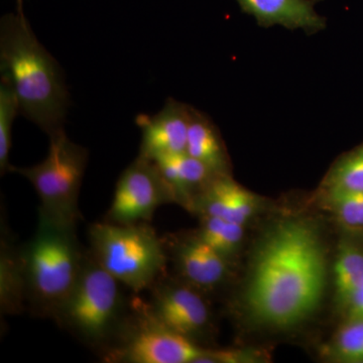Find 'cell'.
<instances>
[{
    "mask_svg": "<svg viewBox=\"0 0 363 363\" xmlns=\"http://www.w3.org/2000/svg\"><path fill=\"white\" fill-rule=\"evenodd\" d=\"M147 308L157 321L197 343L210 326V310L199 290L186 283L159 279Z\"/></svg>",
    "mask_w": 363,
    "mask_h": 363,
    "instance_id": "obj_9",
    "label": "cell"
},
{
    "mask_svg": "<svg viewBox=\"0 0 363 363\" xmlns=\"http://www.w3.org/2000/svg\"><path fill=\"white\" fill-rule=\"evenodd\" d=\"M186 152L216 175H229L228 157L220 135L205 114L191 106Z\"/></svg>",
    "mask_w": 363,
    "mask_h": 363,
    "instance_id": "obj_16",
    "label": "cell"
},
{
    "mask_svg": "<svg viewBox=\"0 0 363 363\" xmlns=\"http://www.w3.org/2000/svg\"><path fill=\"white\" fill-rule=\"evenodd\" d=\"M21 0H20V4H21Z\"/></svg>",
    "mask_w": 363,
    "mask_h": 363,
    "instance_id": "obj_24",
    "label": "cell"
},
{
    "mask_svg": "<svg viewBox=\"0 0 363 363\" xmlns=\"http://www.w3.org/2000/svg\"><path fill=\"white\" fill-rule=\"evenodd\" d=\"M89 242L98 264L136 294L152 289L168 262L166 245L149 223L92 224Z\"/></svg>",
    "mask_w": 363,
    "mask_h": 363,
    "instance_id": "obj_5",
    "label": "cell"
},
{
    "mask_svg": "<svg viewBox=\"0 0 363 363\" xmlns=\"http://www.w3.org/2000/svg\"><path fill=\"white\" fill-rule=\"evenodd\" d=\"M108 362H213V350L203 348L157 321L147 305H133L113 343L104 351Z\"/></svg>",
    "mask_w": 363,
    "mask_h": 363,
    "instance_id": "obj_7",
    "label": "cell"
},
{
    "mask_svg": "<svg viewBox=\"0 0 363 363\" xmlns=\"http://www.w3.org/2000/svg\"><path fill=\"white\" fill-rule=\"evenodd\" d=\"M337 220L351 231L363 229V193L325 192Z\"/></svg>",
    "mask_w": 363,
    "mask_h": 363,
    "instance_id": "obj_22",
    "label": "cell"
},
{
    "mask_svg": "<svg viewBox=\"0 0 363 363\" xmlns=\"http://www.w3.org/2000/svg\"><path fill=\"white\" fill-rule=\"evenodd\" d=\"M323 241L311 222L279 220L260 241L243 303L253 320L289 328L307 319L323 297L326 283Z\"/></svg>",
    "mask_w": 363,
    "mask_h": 363,
    "instance_id": "obj_1",
    "label": "cell"
},
{
    "mask_svg": "<svg viewBox=\"0 0 363 363\" xmlns=\"http://www.w3.org/2000/svg\"><path fill=\"white\" fill-rule=\"evenodd\" d=\"M0 67L1 78L18 98L20 113L49 135L63 130L69 106L63 73L21 9L1 18Z\"/></svg>",
    "mask_w": 363,
    "mask_h": 363,
    "instance_id": "obj_2",
    "label": "cell"
},
{
    "mask_svg": "<svg viewBox=\"0 0 363 363\" xmlns=\"http://www.w3.org/2000/svg\"><path fill=\"white\" fill-rule=\"evenodd\" d=\"M257 206L255 196L227 176H217L195 200L192 209L203 216H214L243 224Z\"/></svg>",
    "mask_w": 363,
    "mask_h": 363,
    "instance_id": "obj_13",
    "label": "cell"
},
{
    "mask_svg": "<svg viewBox=\"0 0 363 363\" xmlns=\"http://www.w3.org/2000/svg\"><path fill=\"white\" fill-rule=\"evenodd\" d=\"M172 255L184 281L197 290L220 285L228 274V259L205 243L198 234L177 242Z\"/></svg>",
    "mask_w": 363,
    "mask_h": 363,
    "instance_id": "obj_11",
    "label": "cell"
},
{
    "mask_svg": "<svg viewBox=\"0 0 363 363\" xmlns=\"http://www.w3.org/2000/svg\"><path fill=\"white\" fill-rule=\"evenodd\" d=\"M20 113L18 98L11 84L4 78L0 83V172L6 175L11 172L9 164L11 142H13V126L16 116Z\"/></svg>",
    "mask_w": 363,
    "mask_h": 363,
    "instance_id": "obj_21",
    "label": "cell"
},
{
    "mask_svg": "<svg viewBox=\"0 0 363 363\" xmlns=\"http://www.w3.org/2000/svg\"><path fill=\"white\" fill-rule=\"evenodd\" d=\"M245 13L255 16L259 26H281L290 30L319 32L325 20L315 11L318 0H236Z\"/></svg>",
    "mask_w": 363,
    "mask_h": 363,
    "instance_id": "obj_12",
    "label": "cell"
},
{
    "mask_svg": "<svg viewBox=\"0 0 363 363\" xmlns=\"http://www.w3.org/2000/svg\"><path fill=\"white\" fill-rule=\"evenodd\" d=\"M324 186L325 192L363 193V145L338 160Z\"/></svg>",
    "mask_w": 363,
    "mask_h": 363,
    "instance_id": "obj_18",
    "label": "cell"
},
{
    "mask_svg": "<svg viewBox=\"0 0 363 363\" xmlns=\"http://www.w3.org/2000/svg\"><path fill=\"white\" fill-rule=\"evenodd\" d=\"M190 106L169 99L154 116H138L142 130L140 156L150 161L186 152Z\"/></svg>",
    "mask_w": 363,
    "mask_h": 363,
    "instance_id": "obj_10",
    "label": "cell"
},
{
    "mask_svg": "<svg viewBox=\"0 0 363 363\" xmlns=\"http://www.w3.org/2000/svg\"><path fill=\"white\" fill-rule=\"evenodd\" d=\"M344 319H363V284L343 310Z\"/></svg>",
    "mask_w": 363,
    "mask_h": 363,
    "instance_id": "obj_23",
    "label": "cell"
},
{
    "mask_svg": "<svg viewBox=\"0 0 363 363\" xmlns=\"http://www.w3.org/2000/svg\"><path fill=\"white\" fill-rule=\"evenodd\" d=\"M176 203L192 209L195 200L216 178L206 164L187 152L164 157L156 161Z\"/></svg>",
    "mask_w": 363,
    "mask_h": 363,
    "instance_id": "obj_14",
    "label": "cell"
},
{
    "mask_svg": "<svg viewBox=\"0 0 363 363\" xmlns=\"http://www.w3.org/2000/svg\"><path fill=\"white\" fill-rule=\"evenodd\" d=\"M50 136L48 156L40 164L28 168L11 167L32 183L40 197L39 211L52 218L77 225L79 192L88 162L85 147L72 142L65 130Z\"/></svg>",
    "mask_w": 363,
    "mask_h": 363,
    "instance_id": "obj_6",
    "label": "cell"
},
{
    "mask_svg": "<svg viewBox=\"0 0 363 363\" xmlns=\"http://www.w3.org/2000/svg\"><path fill=\"white\" fill-rule=\"evenodd\" d=\"M243 224L214 216H203L198 236L205 243L229 259L243 238Z\"/></svg>",
    "mask_w": 363,
    "mask_h": 363,
    "instance_id": "obj_19",
    "label": "cell"
},
{
    "mask_svg": "<svg viewBox=\"0 0 363 363\" xmlns=\"http://www.w3.org/2000/svg\"><path fill=\"white\" fill-rule=\"evenodd\" d=\"M175 202L156 162L138 156L119 177L106 221L149 223L157 208Z\"/></svg>",
    "mask_w": 363,
    "mask_h": 363,
    "instance_id": "obj_8",
    "label": "cell"
},
{
    "mask_svg": "<svg viewBox=\"0 0 363 363\" xmlns=\"http://www.w3.org/2000/svg\"><path fill=\"white\" fill-rule=\"evenodd\" d=\"M21 250L26 305L37 316L52 319L77 283L87 257L77 225L39 211L35 233Z\"/></svg>",
    "mask_w": 363,
    "mask_h": 363,
    "instance_id": "obj_3",
    "label": "cell"
},
{
    "mask_svg": "<svg viewBox=\"0 0 363 363\" xmlns=\"http://www.w3.org/2000/svg\"><path fill=\"white\" fill-rule=\"evenodd\" d=\"M9 229L2 227L0 247V305L4 314H18L25 309L26 279L21 247L14 245Z\"/></svg>",
    "mask_w": 363,
    "mask_h": 363,
    "instance_id": "obj_15",
    "label": "cell"
},
{
    "mask_svg": "<svg viewBox=\"0 0 363 363\" xmlns=\"http://www.w3.org/2000/svg\"><path fill=\"white\" fill-rule=\"evenodd\" d=\"M123 288L87 252L77 283L52 320L86 345L104 352L131 311Z\"/></svg>",
    "mask_w": 363,
    "mask_h": 363,
    "instance_id": "obj_4",
    "label": "cell"
},
{
    "mask_svg": "<svg viewBox=\"0 0 363 363\" xmlns=\"http://www.w3.org/2000/svg\"><path fill=\"white\" fill-rule=\"evenodd\" d=\"M336 305L343 312L350 298L363 284V245L343 240L338 245L333 266Z\"/></svg>",
    "mask_w": 363,
    "mask_h": 363,
    "instance_id": "obj_17",
    "label": "cell"
},
{
    "mask_svg": "<svg viewBox=\"0 0 363 363\" xmlns=\"http://www.w3.org/2000/svg\"><path fill=\"white\" fill-rule=\"evenodd\" d=\"M327 352L342 363H363V319H344Z\"/></svg>",
    "mask_w": 363,
    "mask_h": 363,
    "instance_id": "obj_20",
    "label": "cell"
}]
</instances>
